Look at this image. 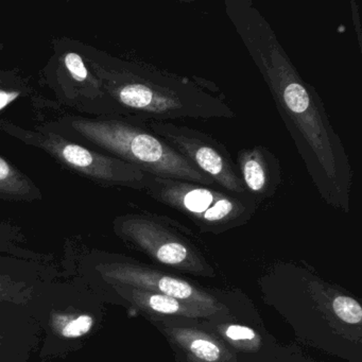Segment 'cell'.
Returning a JSON list of instances; mask_svg holds the SVG:
<instances>
[{"label":"cell","mask_w":362,"mask_h":362,"mask_svg":"<svg viewBox=\"0 0 362 362\" xmlns=\"http://www.w3.org/2000/svg\"><path fill=\"white\" fill-rule=\"evenodd\" d=\"M0 197L12 200H37L41 192L24 173L0 158Z\"/></svg>","instance_id":"4fadbf2b"},{"label":"cell","mask_w":362,"mask_h":362,"mask_svg":"<svg viewBox=\"0 0 362 362\" xmlns=\"http://www.w3.org/2000/svg\"><path fill=\"white\" fill-rule=\"evenodd\" d=\"M136 119L74 118L69 120V124L82 139L134 165L144 173L201 185H215L213 180L154 134L145 120Z\"/></svg>","instance_id":"7a4b0ae2"},{"label":"cell","mask_w":362,"mask_h":362,"mask_svg":"<svg viewBox=\"0 0 362 362\" xmlns=\"http://www.w3.org/2000/svg\"><path fill=\"white\" fill-rule=\"evenodd\" d=\"M209 320L203 327L219 337L226 344L241 351H257L262 347V337L253 328L230 322Z\"/></svg>","instance_id":"7c38bea8"},{"label":"cell","mask_w":362,"mask_h":362,"mask_svg":"<svg viewBox=\"0 0 362 362\" xmlns=\"http://www.w3.org/2000/svg\"><path fill=\"white\" fill-rule=\"evenodd\" d=\"M20 96V90L0 88V111H3Z\"/></svg>","instance_id":"2e32d148"},{"label":"cell","mask_w":362,"mask_h":362,"mask_svg":"<svg viewBox=\"0 0 362 362\" xmlns=\"http://www.w3.org/2000/svg\"><path fill=\"white\" fill-rule=\"evenodd\" d=\"M0 127L24 143L47 152L71 170L105 186L144 190L149 182V173L134 165L71 143L56 133L25 131L9 122H1Z\"/></svg>","instance_id":"5b68a950"},{"label":"cell","mask_w":362,"mask_h":362,"mask_svg":"<svg viewBox=\"0 0 362 362\" xmlns=\"http://www.w3.org/2000/svg\"><path fill=\"white\" fill-rule=\"evenodd\" d=\"M236 166L245 192L258 205L275 196L283 180L281 167L268 148L256 145L239 150Z\"/></svg>","instance_id":"ba28073f"},{"label":"cell","mask_w":362,"mask_h":362,"mask_svg":"<svg viewBox=\"0 0 362 362\" xmlns=\"http://www.w3.org/2000/svg\"><path fill=\"white\" fill-rule=\"evenodd\" d=\"M144 192L160 204L185 216L201 233L221 234L245 226L258 204L247 194L150 175Z\"/></svg>","instance_id":"3957f363"},{"label":"cell","mask_w":362,"mask_h":362,"mask_svg":"<svg viewBox=\"0 0 362 362\" xmlns=\"http://www.w3.org/2000/svg\"><path fill=\"white\" fill-rule=\"evenodd\" d=\"M113 287L129 304L156 321L180 319L211 320L218 317L211 311L173 296L145 291L129 286L113 285Z\"/></svg>","instance_id":"8fae6325"},{"label":"cell","mask_w":362,"mask_h":362,"mask_svg":"<svg viewBox=\"0 0 362 362\" xmlns=\"http://www.w3.org/2000/svg\"><path fill=\"white\" fill-rule=\"evenodd\" d=\"M64 64L74 80L77 82L86 81L88 78V69L79 54L69 52L64 57Z\"/></svg>","instance_id":"9a60e30c"},{"label":"cell","mask_w":362,"mask_h":362,"mask_svg":"<svg viewBox=\"0 0 362 362\" xmlns=\"http://www.w3.org/2000/svg\"><path fill=\"white\" fill-rule=\"evenodd\" d=\"M224 5L317 194L334 211L349 213L353 167L321 97L298 74L276 33L252 1L226 0Z\"/></svg>","instance_id":"6da1fadb"},{"label":"cell","mask_w":362,"mask_h":362,"mask_svg":"<svg viewBox=\"0 0 362 362\" xmlns=\"http://www.w3.org/2000/svg\"><path fill=\"white\" fill-rule=\"evenodd\" d=\"M309 289L311 298L329 325L341 336L360 342L362 308L359 302L322 281H311Z\"/></svg>","instance_id":"9c48e42d"},{"label":"cell","mask_w":362,"mask_h":362,"mask_svg":"<svg viewBox=\"0 0 362 362\" xmlns=\"http://www.w3.org/2000/svg\"><path fill=\"white\" fill-rule=\"evenodd\" d=\"M186 358H187L188 362H202V361H199V360L194 359V358H192V356H189V355H186Z\"/></svg>","instance_id":"e0dca14e"},{"label":"cell","mask_w":362,"mask_h":362,"mask_svg":"<svg viewBox=\"0 0 362 362\" xmlns=\"http://www.w3.org/2000/svg\"><path fill=\"white\" fill-rule=\"evenodd\" d=\"M120 238L163 266L197 276L215 277L197 237L169 216L128 214L115 220Z\"/></svg>","instance_id":"277c9868"},{"label":"cell","mask_w":362,"mask_h":362,"mask_svg":"<svg viewBox=\"0 0 362 362\" xmlns=\"http://www.w3.org/2000/svg\"><path fill=\"white\" fill-rule=\"evenodd\" d=\"M156 325L170 342L199 361L237 362L234 351L206 328L185 325L177 320H163Z\"/></svg>","instance_id":"30bf717a"},{"label":"cell","mask_w":362,"mask_h":362,"mask_svg":"<svg viewBox=\"0 0 362 362\" xmlns=\"http://www.w3.org/2000/svg\"><path fill=\"white\" fill-rule=\"evenodd\" d=\"M146 124L216 185L233 194H247L236 163L223 144L203 131L175 122L147 120Z\"/></svg>","instance_id":"8992f818"},{"label":"cell","mask_w":362,"mask_h":362,"mask_svg":"<svg viewBox=\"0 0 362 362\" xmlns=\"http://www.w3.org/2000/svg\"><path fill=\"white\" fill-rule=\"evenodd\" d=\"M95 317L90 313H71L61 315L60 319H54L52 323L56 334L66 340H75L90 334L94 328Z\"/></svg>","instance_id":"5bb4252c"},{"label":"cell","mask_w":362,"mask_h":362,"mask_svg":"<svg viewBox=\"0 0 362 362\" xmlns=\"http://www.w3.org/2000/svg\"><path fill=\"white\" fill-rule=\"evenodd\" d=\"M110 285H124L145 291L156 292L197 305L219 317L228 315V308L215 296L200 286L130 258L109 260L100 266Z\"/></svg>","instance_id":"52a82bcc"}]
</instances>
